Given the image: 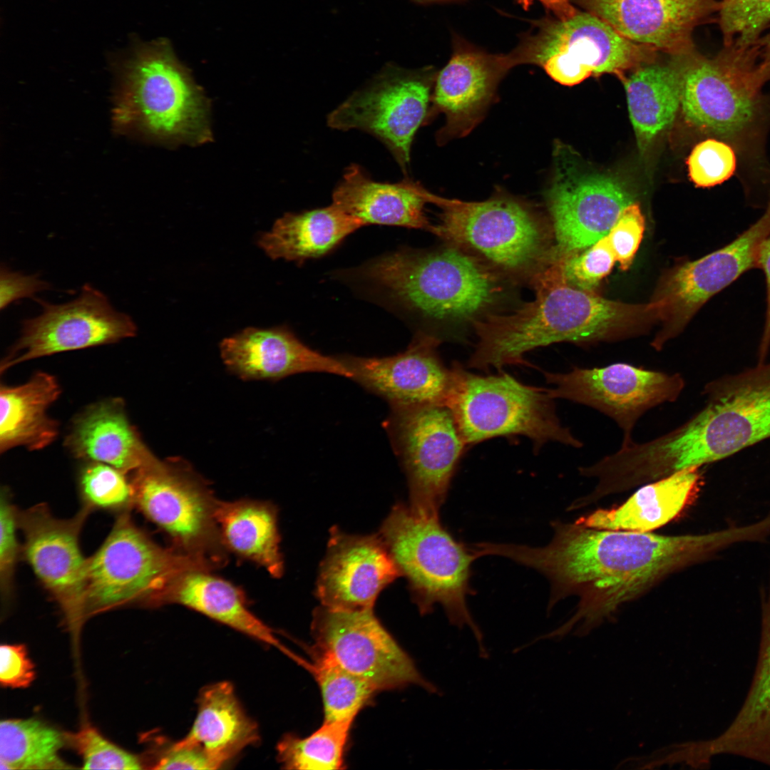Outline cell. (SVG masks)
<instances>
[{
  "mask_svg": "<svg viewBox=\"0 0 770 770\" xmlns=\"http://www.w3.org/2000/svg\"><path fill=\"white\" fill-rule=\"evenodd\" d=\"M552 526L553 538L546 545L489 542L486 551L545 576L550 585L549 611L562 599L578 597L576 613L553 635L580 620L587 626L611 616L667 576L744 538L740 527L663 535L590 528L575 521H554Z\"/></svg>",
  "mask_w": 770,
  "mask_h": 770,
  "instance_id": "6da1fadb",
  "label": "cell"
},
{
  "mask_svg": "<svg viewBox=\"0 0 770 770\" xmlns=\"http://www.w3.org/2000/svg\"><path fill=\"white\" fill-rule=\"evenodd\" d=\"M681 77L680 108L696 133L730 144L738 156L736 176L745 197L770 194V92L758 78L759 51L724 46L707 57L696 48L672 56Z\"/></svg>",
  "mask_w": 770,
  "mask_h": 770,
  "instance_id": "7a4b0ae2",
  "label": "cell"
},
{
  "mask_svg": "<svg viewBox=\"0 0 770 770\" xmlns=\"http://www.w3.org/2000/svg\"><path fill=\"white\" fill-rule=\"evenodd\" d=\"M335 274L404 319L472 324L500 302L507 277L451 245L404 247Z\"/></svg>",
  "mask_w": 770,
  "mask_h": 770,
  "instance_id": "3957f363",
  "label": "cell"
},
{
  "mask_svg": "<svg viewBox=\"0 0 770 770\" xmlns=\"http://www.w3.org/2000/svg\"><path fill=\"white\" fill-rule=\"evenodd\" d=\"M531 282L533 300L508 314L492 312L474 322L478 341L470 368L500 370L525 364L524 355L540 346L617 339L654 317L651 303L615 302L571 286L563 277L560 258Z\"/></svg>",
  "mask_w": 770,
  "mask_h": 770,
  "instance_id": "277c9868",
  "label": "cell"
},
{
  "mask_svg": "<svg viewBox=\"0 0 770 770\" xmlns=\"http://www.w3.org/2000/svg\"><path fill=\"white\" fill-rule=\"evenodd\" d=\"M113 108L118 131L169 143L211 138L206 98L165 39L138 46L124 62Z\"/></svg>",
  "mask_w": 770,
  "mask_h": 770,
  "instance_id": "5b68a950",
  "label": "cell"
},
{
  "mask_svg": "<svg viewBox=\"0 0 770 770\" xmlns=\"http://www.w3.org/2000/svg\"><path fill=\"white\" fill-rule=\"evenodd\" d=\"M421 614L442 606L449 622L468 627L481 655L487 656L483 634L469 611L467 597L471 565L478 558L471 546L458 541L440 518L419 515L406 505L394 506L379 532Z\"/></svg>",
  "mask_w": 770,
  "mask_h": 770,
  "instance_id": "8992f818",
  "label": "cell"
},
{
  "mask_svg": "<svg viewBox=\"0 0 770 770\" xmlns=\"http://www.w3.org/2000/svg\"><path fill=\"white\" fill-rule=\"evenodd\" d=\"M428 198L441 211L430 232L507 277L532 279L553 259V229L523 201L498 195L470 202L430 192Z\"/></svg>",
  "mask_w": 770,
  "mask_h": 770,
  "instance_id": "52a82bcc",
  "label": "cell"
},
{
  "mask_svg": "<svg viewBox=\"0 0 770 770\" xmlns=\"http://www.w3.org/2000/svg\"><path fill=\"white\" fill-rule=\"evenodd\" d=\"M705 406L668 432L678 468L702 467L770 438V362L708 382Z\"/></svg>",
  "mask_w": 770,
  "mask_h": 770,
  "instance_id": "ba28073f",
  "label": "cell"
},
{
  "mask_svg": "<svg viewBox=\"0 0 770 770\" xmlns=\"http://www.w3.org/2000/svg\"><path fill=\"white\" fill-rule=\"evenodd\" d=\"M447 406L466 444L521 435L535 450L548 442L574 448L583 443L560 422L547 389L525 385L506 373L481 376L456 363Z\"/></svg>",
  "mask_w": 770,
  "mask_h": 770,
  "instance_id": "9c48e42d",
  "label": "cell"
},
{
  "mask_svg": "<svg viewBox=\"0 0 770 770\" xmlns=\"http://www.w3.org/2000/svg\"><path fill=\"white\" fill-rule=\"evenodd\" d=\"M657 51L634 43L598 16L578 11L558 19L536 20L509 53L515 66L533 64L555 81L572 86L591 76L615 74L652 63Z\"/></svg>",
  "mask_w": 770,
  "mask_h": 770,
  "instance_id": "30bf717a",
  "label": "cell"
},
{
  "mask_svg": "<svg viewBox=\"0 0 770 770\" xmlns=\"http://www.w3.org/2000/svg\"><path fill=\"white\" fill-rule=\"evenodd\" d=\"M130 510L119 513L103 543L88 558L87 618L130 605L155 607L177 573L212 569L196 558L154 542L135 524Z\"/></svg>",
  "mask_w": 770,
  "mask_h": 770,
  "instance_id": "8fae6325",
  "label": "cell"
},
{
  "mask_svg": "<svg viewBox=\"0 0 770 770\" xmlns=\"http://www.w3.org/2000/svg\"><path fill=\"white\" fill-rule=\"evenodd\" d=\"M129 476L133 506L166 532L177 550L212 568L223 564L225 546L215 516L217 500L188 463L155 457Z\"/></svg>",
  "mask_w": 770,
  "mask_h": 770,
  "instance_id": "7c38bea8",
  "label": "cell"
},
{
  "mask_svg": "<svg viewBox=\"0 0 770 770\" xmlns=\"http://www.w3.org/2000/svg\"><path fill=\"white\" fill-rule=\"evenodd\" d=\"M436 75L430 68L407 69L387 63L327 116L331 128L367 133L389 150L407 173L414 136L426 120Z\"/></svg>",
  "mask_w": 770,
  "mask_h": 770,
  "instance_id": "4fadbf2b",
  "label": "cell"
},
{
  "mask_svg": "<svg viewBox=\"0 0 770 770\" xmlns=\"http://www.w3.org/2000/svg\"><path fill=\"white\" fill-rule=\"evenodd\" d=\"M391 409L385 428L407 477L409 508L419 515L438 518L466 444L446 405Z\"/></svg>",
  "mask_w": 770,
  "mask_h": 770,
  "instance_id": "5bb4252c",
  "label": "cell"
},
{
  "mask_svg": "<svg viewBox=\"0 0 770 770\" xmlns=\"http://www.w3.org/2000/svg\"><path fill=\"white\" fill-rule=\"evenodd\" d=\"M313 649L334 659L379 690L419 685L436 693V687L419 672L414 661L373 613L334 610L322 605L314 611Z\"/></svg>",
  "mask_w": 770,
  "mask_h": 770,
  "instance_id": "9a60e30c",
  "label": "cell"
},
{
  "mask_svg": "<svg viewBox=\"0 0 770 770\" xmlns=\"http://www.w3.org/2000/svg\"><path fill=\"white\" fill-rule=\"evenodd\" d=\"M92 510L83 505L71 518L55 517L37 504L17 513L24 542L21 555L63 615L76 638L87 619L86 585L88 558L80 547V534Z\"/></svg>",
  "mask_w": 770,
  "mask_h": 770,
  "instance_id": "2e32d148",
  "label": "cell"
},
{
  "mask_svg": "<svg viewBox=\"0 0 770 770\" xmlns=\"http://www.w3.org/2000/svg\"><path fill=\"white\" fill-rule=\"evenodd\" d=\"M36 300L42 312L22 322L19 338L1 362V374L26 361L113 344L137 334L131 317L117 311L104 293L89 284L63 304Z\"/></svg>",
  "mask_w": 770,
  "mask_h": 770,
  "instance_id": "e0dca14e",
  "label": "cell"
},
{
  "mask_svg": "<svg viewBox=\"0 0 770 770\" xmlns=\"http://www.w3.org/2000/svg\"><path fill=\"white\" fill-rule=\"evenodd\" d=\"M550 397L585 405L612 419L623 433L622 445L633 441L640 418L650 409L674 402L685 381L679 373L647 369L627 363L603 367L574 366L566 373L545 371Z\"/></svg>",
  "mask_w": 770,
  "mask_h": 770,
  "instance_id": "ac0fdd59",
  "label": "cell"
},
{
  "mask_svg": "<svg viewBox=\"0 0 770 770\" xmlns=\"http://www.w3.org/2000/svg\"><path fill=\"white\" fill-rule=\"evenodd\" d=\"M770 234V207L729 243L674 270L651 303L662 328L652 342L657 350L679 334L698 310L744 273L757 268L761 242Z\"/></svg>",
  "mask_w": 770,
  "mask_h": 770,
  "instance_id": "d6986e66",
  "label": "cell"
},
{
  "mask_svg": "<svg viewBox=\"0 0 770 770\" xmlns=\"http://www.w3.org/2000/svg\"><path fill=\"white\" fill-rule=\"evenodd\" d=\"M557 160L545 198L555 239L553 255L559 258L586 249L607 235L622 211L635 200L617 179L580 174Z\"/></svg>",
  "mask_w": 770,
  "mask_h": 770,
  "instance_id": "ffe728a7",
  "label": "cell"
},
{
  "mask_svg": "<svg viewBox=\"0 0 770 770\" xmlns=\"http://www.w3.org/2000/svg\"><path fill=\"white\" fill-rule=\"evenodd\" d=\"M439 337L418 332L402 353L385 357L340 356L351 379L380 396L391 406L427 404L446 405L453 382V369L437 352Z\"/></svg>",
  "mask_w": 770,
  "mask_h": 770,
  "instance_id": "44dd1931",
  "label": "cell"
},
{
  "mask_svg": "<svg viewBox=\"0 0 770 770\" xmlns=\"http://www.w3.org/2000/svg\"><path fill=\"white\" fill-rule=\"evenodd\" d=\"M514 66L509 53H489L455 36L451 56L436 76L431 97L432 108L446 118L438 143L471 132L495 98L499 82Z\"/></svg>",
  "mask_w": 770,
  "mask_h": 770,
  "instance_id": "7402d4cb",
  "label": "cell"
},
{
  "mask_svg": "<svg viewBox=\"0 0 770 770\" xmlns=\"http://www.w3.org/2000/svg\"><path fill=\"white\" fill-rule=\"evenodd\" d=\"M401 575L379 535H351L334 530L320 565L316 594L331 609L369 610L379 592Z\"/></svg>",
  "mask_w": 770,
  "mask_h": 770,
  "instance_id": "603a6c76",
  "label": "cell"
},
{
  "mask_svg": "<svg viewBox=\"0 0 770 770\" xmlns=\"http://www.w3.org/2000/svg\"><path fill=\"white\" fill-rule=\"evenodd\" d=\"M628 40L672 56L693 48L694 29L720 0H570Z\"/></svg>",
  "mask_w": 770,
  "mask_h": 770,
  "instance_id": "cb8c5ba5",
  "label": "cell"
},
{
  "mask_svg": "<svg viewBox=\"0 0 770 770\" xmlns=\"http://www.w3.org/2000/svg\"><path fill=\"white\" fill-rule=\"evenodd\" d=\"M220 353L227 369L244 380H278L304 372L351 378L339 357L309 348L284 327L247 328L225 339Z\"/></svg>",
  "mask_w": 770,
  "mask_h": 770,
  "instance_id": "d4e9b609",
  "label": "cell"
},
{
  "mask_svg": "<svg viewBox=\"0 0 770 770\" xmlns=\"http://www.w3.org/2000/svg\"><path fill=\"white\" fill-rule=\"evenodd\" d=\"M761 637L754 673L744 702L727 729L694 744L700 763L733 755L770 766V588L761 611Z\"/></svg>",
  "mask_w": 770,
  "mask_h": 770,
  "instance_id": "484cf974",
  "label": "cell"
},
{
  "mask_svg": "<svg viewBox=\"0 0 770 770\" xmlns=\"http://www.w3.org/2000/svg\"><path fill=\"white\" fill-rule=\"evenodd\" d=\"M65 446L77 458L106 463L128 475L156 457L130 423L120 399L98 402L79 414Z\"/></svg>",
  "mask_w": 770,
  "mask_h": 770,
  "instance_id": "4316f807",
  "label": "cell"
},
{
  "mask_svg": "<svg viewBox=\"0 0 770 770\" xmlns=\"http://www.w3.org/2000/svg\"><path fill=\"white\" fill-rule=\"evenodd\" d=\"M428 191L408 178L396 183L375 181L359 165L345 170L332 193V203L369 224L431 231L425 214Z\"/></svg>",
  "mask_w": 770,
  "mask_h": 770,
  "instance_id": "83f0119b",
  "label": "cell"
},
{
  "mask_svg": "<svg viewBox=\"0 0 770 770\" xmlns=\"http://www.w3.org/2000/svg\"><path fill=\"white\" fill-rule=\"evenodd\" d=\"M701 467H691L643 484L616 508H600L575 520L587 528L651 532L677 518L694 501Z\"/></svg>",
  "mask_w": 770,
  "mask_h": 770,
  "instance_id": "f1b7e54d",
  "label": "cell"
},
{
  "mask_svg": "<svg viewBox=\"0 0 770 770\" xmlns=\"http://www.w3.org/2000/svg\"><path fill=\"white\" fill-rule=\"evenodd\" d=\"M209 571L192 568L177 573L158 597L156 606L170 603L187 606L298 659L280 643L272 629L248 610L237 587Z\"/></svg>",
  "mask_w": 770,
  "mask_h": 770,
  "instance_id": "f546056e",
  "label": "cell"
},
{
  "mask_svg": "<svg viewBox=\"0 0 770 770\" xmlns=\"http://www.w3.org/2000/svg\"><path fill=\"white\" fill-rule=\"evenodd\" d=\"M190 732L178 742L201 749L217 769L258 741L257 724L245 714L230 682L206 687L200 692Z\"/></svg>",
  "mask_w": 770,
  "mask_h": 770,
  "instance_id": "4dcf8cb0",
  "label": "cell"
},
{
  "mask_svg": "<svg viewBox=\"0 0 770 770\" xmlns=\"http://www.w3.org/2000/svg\"><path fill=\"white\" fill-rule=\"evenodd\" d=\"M61 389L57 379L36 372L26 382L0 387V451L24 446L29 451L44 448L58 434V423L48 414Z\"/></svg>",
  "mask_w": 770,
  "mask_h": 770,
  "instance_id": "1f68e13d",
  "label": "cell"
},
{
  "mask_svg": "<svg viewBox=\"0 0 770 770\" xmlns=\"http://www.w3.org/2000/svg\"><path fill=\"white\" fill-rule=\"evenodd\" d=\"M364 225L332 203L322 208L286 213L270 232L260 237L258 245L272 259L302 263L327 255Z\"/></svg>",
  "mask_w": 770,
  "mask_h": 770,
  "instance_id": "d6a6232c",
  "label": "cell"
},
{
  "mask_svg": "<svg viewBox=\"0 0 770 770\" xmlns=\"http://www.w3.org/2000/svg\"><path fill=\"white\" fill-rule=\"evenodd\" d=\"M215 516L225 548L263 566L273 577L282 575L283 562L273 505L251 500H217Z\"/></svg>",
  "mask_w": 770,
  "mask_h": 770,
  "instance_id": "836d02e7",
  "label": "cell"
},
{
  "mask_svg": "<svg viewBox=\"0 0 770 770\" xmlns=\"http://www.w3.org/2000/svg\"><path fill=\"white\" fill-rule=\"evenodd\" d=\"M630 120L638 145L645 150L674 121L681 104V77L673 59L649 63L624 81Z\"/></svg>",
  "mask_w": 770,
  "mask_h": 770,
  "instance_id": "e575fe53",
  "label": "cell"
},
{
  "mask_svg": "<svg viewBox=\"0 0 770 770\" xmlns=\"http://www.w3.org/2000/svg\"><path fill=\"white\" fill-rule=\"evenodd\" d=\"M64 736L36 719L0 723L1 769H62L70 766L59 756Z\"/></svg>",
  "mask_w": 770,
  "mask_h": 770,
  "instance_id": "d590c367",
  "label": "cell"
},
{
  "mask_svg": "<svg viewBox=\"0 0 770 770\" xmlns=\"http://www.w3.org/2000/svg\"><path fill=\"white\" fill-rule=\"evenodd\" d=\"M313 672L320 687L326 722H353L378 691L365 679L344 669L329 656L312 648Z\"/></svg>",
  "mask_w": 770,
  "mask_h": 770,
  "instance_id": "8d00e7d4",
  "label": "cell"
},
{
  "mask_svg": "<svg viewBox=\"0 0 770 770\" xmlns=\"http://www.w3.org/2000/svg\"><path fill=\"white\" fill-rule=\"evenodd\" d=\"M351 722H326L309 736L286 735L279 742L277 759L287 769H342Z\"/></svg>",
  "mask_w": 770,
  "mask_h": 770,
  "instance_id": "74e56055",
  "label": "cell"
},
{
  "mask_svg": "<svg viewBox=\"0 0 770 770\" xmlns=\"http://www.w3.org/2000/svg\"><path fill=\"white\" fill-rule=\"evenodd\" d=\"M78 486L83 504L91 510L121 512L133 506L129 475L108 464L88 461L80 471Z\"/></svg>",
  "mask_w": 770,
  "mask_h": 770,
  "instance_id": "f35d334b",
  "label": "cell"
},
{
  "mask_svg": "<svg viewBox=\"0 0 770 770\" xmlns=\"http://www.w3.org/2000/svg\"><path fill=\"white\" fill-rule=\"evenodd\" d=\"M718 12L724 46L753 45L770 24V0H720Z\"/></svg>",
  "mask_w": 770,
  "mask_h": 770,
  "instance_id": "ab89813d",
  "label": "cell"
},
{
  "mask_svg": "<svg viewBox=\"0 0 770 770\" xmlns=\"http://www.w3.org/2000/svg\"><path fill=\"white\" fill-rule=\"evenodd\" d=\"M690 180L697 188H709L721 185L736 175L738 156L728 143L704 138L697 143L687 159Z\"/></svg>",
  "mask_w": 770,
  "mask_h": 770,
  "instance_id": "60d3db41",
  "label": "cell"
},
{
  "mask_svg": "<svg viewBox=\"0 0 770 770\" xmlns=\"http://www.w3.org/2000/svg\"><path fill=\"white\" fill-rule=\"evenodd\" d=\"M563 277L571 286L592 292L616 261L606 235L587 247L560 257Z\"/></svg>",
  "mask_w": 770,
  "mask_h": 770,
  "instance_id": "b9f144b4",
  "label": "cell"
},
{
  "mask_svg": "<svg viewBox=\"0 0 770 770\" xmlns=\"http://www.w3.org/2000/svg\"><path fill=\"white\" fill-rule=\"evenodd\" d=\"M70 738L83 759V769L131 770L143 768L135 755L108 741L91 727H84Z\"/></svg>",
  "mask_w": 770,
  "mask_h": 770,
  "instance_id": "7bdbcfd3",
  "label": "cell"
},
{
  "mask_svg": "<svg viewBox=\"0 0 770 770\" xmlns=\"http://www.w3.org/2000/svg\"><path fill=\"white\" fill-rule=\"evenodd\" d=\"M18 510L11 502L9 491L1 492L0 501V590L3 600L7 601L13 593L16 566L21 555L17 538Z\"/></svg>",
  "mask_w": 770,
  "mask_h": 770,
  "instance_id": "ee69618b",
  "label": "cell"
},
{
  "mask_svg": "<svg viewBox=\"0 0 770 770\" xmlns=\"http://www.w3.org/2000/svg\"><path fill=\"white\" fill-rule=\"evenodd\" d=\"M645 230V218L636 202L627 206L606 235L622 270L631 266Z\"/></svg>",
  "mask_w": 770,
  "mask_h": 770,
  "instance_id": "f6af8a7d",
  "label": "cell"
},
{
  "mask_svg": "<svg viewBox=\"0 0 770 770\" xmlns=\"http://www.w3.org/2000/svg\"><path fill=\"white\" fill-rule=\"evenodd\" d=\"M35 667L24 645H1L0 682L6 687L24 688L35 678Z\"/></svg>",
  "mask_w": 770,
  "mask_h": 770,
  "instance_id": "bcb514c9",
  "label": "cell"
},
{
  "mask_svg": "<svg viewBox=\"0 0 770 770\" xmlns=\"http://www.w3.org/2000/svg\"><path fill=\"white\" fill-rule=\"evenodd\" d=\"M0 309L23 298L34 297L39 292L50 289V284L38 274H25L14 272L1 265L0 272Z\"/></svg>",
  "mask_w": 770,
  "mask_h": 770,
  "instance_id": "7dc6e473",
  "label": "cell"
},
{
  "mask_svg": "<svg viewBox=\"0 0 770 770\" xmlns=\"http://www.w3.org/2000/svg\"><path fill=\"white\" fill-rule=\"evenodd\" d=\"M155 769H217L208 754L195 746L178 741L164 749L151 767Z\"/></svg>",
  "mask_w": 770,
  "mask_h": 770,
  "instance_id": "c3c4849f",
  "label": "cell"
},
{
  "mask_svg": "<svg viewBox=\"0 0 770 770\" xmlns=\"http://www.w3.org/2000/svg\"><path fill=\"white\" fill-rule=\"evenodd\" d=\"M757 268L761 269L764 272L766 287L764 323L758 352V364H762L766 362L770 349V234L761 242L759 246Z\"/></svg>",
  "mask_w": 770,
  "mask_h": 770,
  "instance_id": "681fc988",
  "label": "cell"
},
{
  "mask_svg": "<svg viewBox=\"0 0 770 770\" xmlns=\"http://www.w3.org/2000/svg\"><path fill=\"white\" fill-rule=\"evenodd\" d=\"M524 9L533 4L534 0H516ZM550 14L558 19H565L576 14L578 10L570 0H538Z\"/></svg>",
  "mask_w": 770,
  "mask_h": 770,
  "instance_id": "f907efd6",
  "label": "cell"
},
{
  "mask_svg": "<svg viewBox=\"0 0 770 770\" xmlns=\"http://www.w3.org/2000/svg\"><path fill=\"white\" fill-rule=\"evenodd\" d=\"M759 49L758 77L762 86L770 81V31L757 41Z\"/></svg>",
  "mask_w": 770,
  "mask_h": 770,
  "instance_id": "816d5d0a",
  "label": "cell"
},
{
  "mask_svg": "<svg viewBox=\"0 0 770 770\" xmlns=\"http://www.w3.org/2000/svg\"><path fill=\"white\" fill-rule=\"evenodd\" d=\"M411 1H414L416 3H419V4H428V3H433V2L450 1H455V0H411Z\"/></svg>",
  "mask_w": 770,
  "mask_h": 770,
  "instance_id": "f5cc1de1",
  "label": "cell"
}]
</instances>
